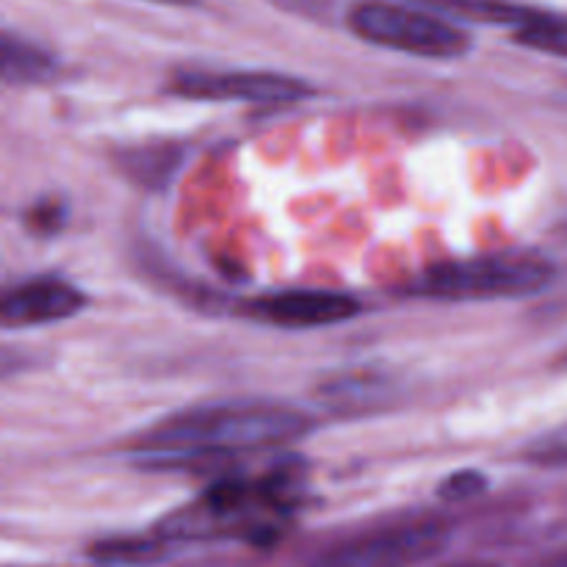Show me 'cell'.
I'll list each match as a JSON object with an SVG mask.
<instances>
[{
	"label": "cell",
	"instance_id": "6da1fadb",
	"mask_svg": "<svg viewBox=\"0 0 567 567\" xmlns=\"http://www.w3.org/2000/svg\"><path fill=\"white\" fill-rule=\"evenodd\" d=\"M313 421L280 402H219L169 415L131 443L153 468L230 457L308 435Z\"/></svg>",
	"mask_w": 567,
	"mask_h": 567
},
{
	"label": "cell",
	"instance_id": "7a4b0ae2",
	"mask_svg": "<svg viewBox=\"0 0 567 567\" xmlns=\"http://www.w3.org/2000/svg\"><path fill=\"white\" fill-rule=\"evenodd\" d=\"M302 474L297 465L271 468L260 480H225L208 487L197 502L172 513L158 535L172 543L214 540V537H266L280 518L297 509Z\"/></svg>",
	"mask_w": 567,
	"mask_h": 567
},
{
	"label": "cell",
	"instance_id": "3957f363",
	"mask_svg": "<svg viewBox=\"0 0 567 567\" xmlns=\"http://www.w3.org/2000/svg\"><path fill=\"white\" fill-rule=\"evenodd\" d=\"M554 275L551 260L537 252H496L432 266L410 286V293L443 302L518 299L540 293Z\"/></svg>",
	"mask_w": 567,
	"mask_h": 567
},
{
	"label": "cell",
	"instance_id": "277c9868",
	"mask_svg": "<svg viewBox=\"0 0 567 567\" xmlns=\"http://www.w3.org/2000/svg\"><path fill=\"white\" fill-rule=\"evenodd\" d=\"M349 28L365 42L421 59H460L471 50V37L452 20L388 0H363L352 6Z\"/></svg>",
	"mask_w": 567,
	"mask_h": 567
},
{
	"label": "cell",
	"instance_id": "5b68a950",
	"mask_svg": "<svg viewBox=\"0 0 567 567\" xmlns=\"http://www.w3.org/2000/svg\"><path fill=\"white\" fill-rule=\"evenodd\" d=\"M449 535L452 526L446 520H415L330 548L313 567H408L441 551Z\"/></svg>",
	"mask_w": 567,
	"mask_h": 567
},
{
	"label": "cell",
	"instance_id": "8992f818",
	"mask_svg": "<svg viewBox=\"0 0 567 567\" xmlns=\"http://www.w3.org/2000/svg\"><path fill=\"white\" fill-rule=\"evenodd\" d=\"M169 92L186 100H238V103L282 105L299 103L310 97L313 86L282 72H214V70H183L169 81Z\"/></svg>",
	"mask_w": 567,
	"mask_h": 567
},
{
	"label": "cell",
	"instance_id": "52a82bcc",
	"mask_svg": "<svg viewBox=\"0 0 567 567\" xmlns=\"http://www.w3.org/2000/svg\"><path fill=\"white\" fill-rule=\"evenodd\" d=\"M244 313L271 327L310 330L354 319L360 313V302L338 291H277L247 302Z\"/></svg>",
	"mask_w": 567,
	"mask_h": 567
},
{
	"label": "cell",
	"instance_id": "ba28073f",
	"mask_svg": "<svg viewBox=\"0 0 567 567\" xmlns=\"http://www.w3.org/2000/svg\"><path fill=\"white\" fill-rule=\"evenodd\" d=\"M86 308V293L72 282L59 277H39V280L20 282L0 299V324L6 330L17 327L55 324L78 316Z\"/></svg>",
	"mask_w": 567,
	"mask_h": 567
},
{
	"label": "cell",
	"instance_id": "9c48e42d",
	"mask_svg": "<svg viewBox=\"0 0 567 567\" xmlns=\"http://www.w3.org/2000/svg\"><path fill=\"white\" fill-rule=\"evenodd\" d=\"M424 3L449 17H463V20L474 22H493V25H509L513 31L524 25V22L537 11L529 9V6L509 3V0H424Z\"/></svg>",
	"mask_w": 567,
	"mask_h": 567
},
{
	"label": "cell",
	"instance_id": "30bf717a",
	"mask_svg": "<svg viewBox=\"0 0 567 567\" xmlns=\"http://www.w3.org/2000/svg\"><path fill=\"white\" fill-rule=\"evenodd\" d=\"M53 55L44 53L37 44L17 39L11 33L3 37V78L6 83H44L55 75Z\"/></svg>",
	"mask_w": 567,
	"mask_h": 567
},
{
	"label": "cell",
	"instance_id": "8fae6325",
	"mask_svg": "<svg viewBox=\"0 0 567 567\" xmlns=\"http://www.w3.org/2000/svg\"><path fill=\"white\" fill-rule=\"evenodd\" d=\"M172 540L161 537H125V540H105L89 548L97 563L103 565H153L169 557Z\"/></svg>",
	"mask_w": 567,
	"mask_h": 567
},
{
	"label": "cell",
	"instance_id": "7c38bea8",
	"mask_svg": "<svg viewBox=\"0 0 567 567\" xmlns=\"http://www.w3.org/2000/svg\"><path fill=\"white\" fill-rule=\"evenodd\" d=\"M120 161L127 175L147 183L150 188H161L181 164V150L175 144H166V147L164 144H150V147L127 150Z\"/></svg>",
	"mask_w": 567,
	"mask_h": 567
},
{
	"label": "cell",
	"instance_id": "4fadbf2b",
	"mask_svg": "<svg viewBox=\"0 0 567 567\" xmlns=\"http://www.w3.org/2000/svg\"><path fill=\"white\" fill-rule=\"evenodd\" d=\"M515 42L532 50L567 59V17L548 14L537 9L520 28H515Z\"/></svg>",
	"mask_w": 567,
	"mask_h": 567
},
{
	"label": "cell",
	"instance_id": "5bb4252c",
	"mask_svg": "<svg viewBox=\"0 0 567 567\" xmlns=\"http://www.w3.org/2000/svg\"><path fill=\"white\" fill-rule=\"evenodd\" d=\"M330 402L336 404H349V408H360L363 402L377 404L380 396L385 393V385L374 377H347V380H336L324 388Z\"/></svg>",
	"mask_w": 567,
	"mask_h": 567
},
{
	"label": "cell",
	"instance_id": "9a60e30c",
	"mask_svg": "<svg viewBox=\"0 0 567 567\" xmlns=\"http://www.w3.org/2000/svg\"><path fill=\"white\" fill-rule=\"evenodd\" d=\"M487 491V476L480 474V471L468 468V471H457V474L446 476V480L437 485V498L449 504L457 502H468V498L482 496Z\"/></svg>",
	"mask_w": 567,
	"mask_h": 567
},
{
	"label": "cell",
	"instance_id": "2e32d148",
	"mask_svg": "<svg viewBox=\"0 0 567 567\" xmlns=\"http://www.w3.org/2000/svg\"><path fill=\"white\" fill-rule=\"evenodd\" d=\"M64 203H59V199H42V203H37L28 210L25 221L39 236H53V233H59L64 227Z\"/></svg>",
	"mask_w": 567,
	"mask_h": 567
},
{
	"label": "cell",
	"instance_id": "e0dca14e",
	"mask_svg": "<svg viewBox=\"0 0 567 567\" xmlns=\"http://www.w3.org/2000/svg\"><path fill=\"white\" fill-rule=\"evenodd\" d=\"M535 567H567V551H563V554H554V557L543 559V563H540V565H535Z\"/></svg>",
	"mask_w": 567,
	"mask_h": 567
},
{
	"label": "cell",
	"instance_id": "ac0fdd59",
	"mask_svg": "<svg viewBox=\"0 0 567 567\" xmlns=\"http://www.w3.org/2000/svg\"><path fill=\"white\" fill-rule=\"evenodd\" d=\"M441 567H502V565L485 563V559H465V563H449V565H441Z\"/></svg>",
	"mask_w": 567,
	"mask_h": 567
},
{
	"label": "cell",
	"instance_id": "d6986e66",
	"mask_svg": "<svg viewBox=\"0 0 567 567\" xmlns=\"http://www.w3.org/2000/svg\"><path fill=\"white\" fill-rule=\"evenodd\" d=\"M557 365H559V369H567V352L563 354V358H559V363H557Z\"/></svg>",
	"mask_w": 567,
	"mask_h": 567
}]
</instances>
